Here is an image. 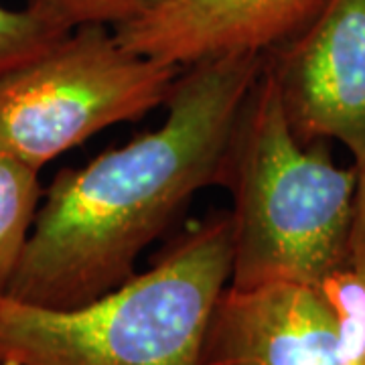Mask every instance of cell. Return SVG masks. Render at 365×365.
I'll use <instances>...</instances> for the list:
<instances>
[{"instance_id": "6", "label": "cell", "mask_w": 365, "mask_h": 365, "mask_svg": "<svg viewBox=\"0 0 365 365\" xmlns=\"http://www.w3.org/2000/svg\"><path fill=\"white\" fill-rule=\"evenodd\" d=\"M199 365H347L317 288L278 282L223 288Z\"/></svg>"}, {"instance_id": "7", "label": "cell", "mask_w": 365, "mask_h": 365, "mask_svg": "<svg viewBox=\"0 0 365 365\" xmlns=\"http://www.w3.org/2000/svg\"><path fill=\"white\" fill-rule=\"evenodd\" d=\"M327 0H165L114 29L132 51L175 66L266 53L294 37Z\"/></svg>"}, {"instance_id": "5", "label": "cell", "mask_w": 365, "mask_h": 365, "mask_svg": "<svg viewBox=\"0 0 365 365\" xmlns=\"http://www.w3.org/2000/svg\"><path fill=\"white\" fill-rule=\"evenodd\" d=\"M264 59L299 143L339 140L365 160V0H327Z\"/></svg>"}, {"instance_id": "3", "label": "cell", "mask_w": 365, "mask_h": 365, "mask_svg": "<svg viewBox=\"0 0 365 365\" xmlns=\"http://www.w3.org/2000/svg\"><path fill=\"white\" fill-rule=\"evenodd\" d=\"M230 213H211L104 297L49 309L0 297V365H199L230 282Z\"/></svg>"}, {"instance_id": "4", "label": "cell", "mask_w": 365, "mask_h": 365, "mask_svg": "<svg viewBox=\"0 0 365 365\" xmlns=\"http://www.w3.org/2000/svg\"><path fill=\"white\" fill-rule=\"evenodd\" d=\"M181 66L86 25L0 76V148L41 170L114 124L167 104Z\"/></svg>"}, {"instance_id": "9", "label": "cell", "mask_w": 365, "mask_h": 365, "mask_svg": "<svg viewBox=\"0 0 365 365\" xmlns=\"http://www.w3.org/2000/svg\"><path fill=\"white\" fill-rule=\"evenodd\" d=\"M317 292L333 317L345 364L365 365V282L347 264L327 274Z\"/></svg>"}, {"instance_id": "8", "label": "cell", "mask_w": 365, "mask_h": 365, "mask_svg": "<svg viewBox=\"0 0 365 365\" xmlns=\"http://www.w3.org/2000/svg\"><path fill=\"white\" fill-rule=\"evenodd\" d=\"M41 199L39 170L0 148V297L16 272Z\"/></svg>"}, {"instance_id": "10", "label": "cell", "mask_w": 365, "mask_h": 365, "mask_svg": "<svg viewBox=\"0 0 365 365\" xmlns=\"http://www.w3.org/2000/svg\"><path fill=\"white\" fill-rule=\"evenodd\" d=\"M163 2L165 0H29L26 9L51 25L73 31L86 25L116 29Z\"/></svg>"}, {"instance_id": "1", "label": "cell", "mask_w": 365, "mask_h": 365, "mask_svg": "<svg viewBox=\"0 0 365 365\" xmlns=\"http://www.w3.org/2000/svg\"><path fill=\"white\" fill-rule=\"evenodd\" d=\"M262 66L264 53H232L182 67L158 128L59 170L6 297L73 309L128 282L144 250L201 189L217 185Z\"/></svg>"}, {"instance_id": "11", "label": "cell", "mask_w": 365, "mask_h": 365, "mask_svg": "<svg viewBox=\"0 0 365 365\" xmlns=\"http://www.w3.org/2000/svg\"><path fill=\"white\" fill-rule=\"evenodd\" d=\"M67 33L29 9L11 11L0 4V76L49 49Z\"/></svg>"}, {"instance_id": "12", "label": "cell", "mask_w": 365, "mask_h": 365, "mask_svg": "<svg viewBox=\"0 0 365 365\" xmlns=\"http://www.w3.org/2000/svg\"><path fill=\"white\" fill-rule=\"evenodd\" d=\"M357 185L353 197V217L347 244V264L365 282V160L355 165Z\"/></svg>"}, {"instance_id": "2", "label": "cell", "mask_w": 365, "mask_h": 365, "mask_svg": "<svg viewBox=\"0 0 365 365\" xmlns=\"http://www.w3.org/2000/svg\"><path fill=\"white\" fill-rule=\"evenodd\" d=\"M217 185L234 201L230 287L317 288L347 266L357 169L339 167L329 140L299 143L266 59L237 116Z\"/></svg>"}]
</instances>
